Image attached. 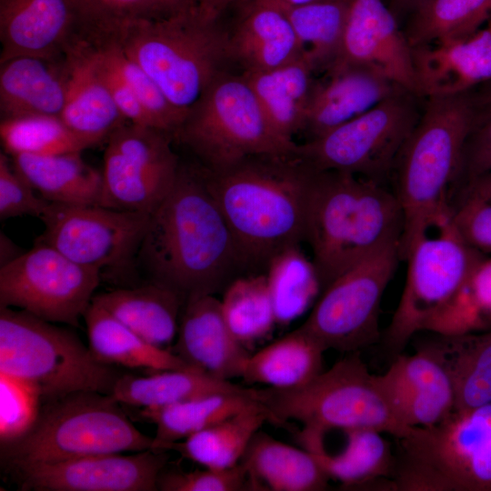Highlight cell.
I'll return each instance as SVG.
<instances>
[{"label": "cell", "instance_id": "obj_43", "mask_svg": "<svg viewBox=\"0 0 491 491\" xmlns=\"http://www.w3.org/2000/svg\"><path fill=\"white\" fill-rule=\"evenodd\" d=\"M98 55L109 64L127 83L152 118L157 129L174 135L185 118L165 96L149 75L111 37L85 36Z\"/></svg>", "mask_w": 491, "mask_h": 491}, {"label": "cell", "instance_id": "obj_7", "mask_svg": "<svg viewBox=\"0 0 491 491\" xmlns=\"http://www.w3.org/2000/svg\"><path fill=\"white\" fill-rule=\"evenodd\" d=\"M396 439L394 490L491 491V403Z\"/></svg>", "mask_w": 491, "mask_h": 491}, {"label": "cell", "instance_id": "obj_36", "mask_svg": "<svg viewBox=\"0 0 491 491\" xmlns=\"http://www.w3.org/2000/svg\"><path fill=\"white\" fill-rule=\"evenodd\" d=\"M436 335L428 340L444 362L455 390V409L491 403V330Z\"/></svg>", "mask_w": 491, "mask_h": 491}, {"label": "cell", "instance_id": "obj_27", "mask_svg": "<svg viewBox=\"0 0 491 491\" xmlns=\"http://www.w3.org/2000/svg\"><path fill=\"white\" fill-rule=\"evenodd\" d=\"M92 303L148 343L165 348L177 334L185 301L174 290L148 281L95 295Z\"/></svg>", "mask_w": 491, "mask_h": 491}, {"label": "cell", "instance_id": "obj_13", "mask_svg": "<svg viewBox=\"0 0 491 491\" xmlns=\"http://www.w3.org/2000/svg\"><path fill=\"white\" fill-rule=\"evenodd\" d=\"M401 260L390 244L336 278L300 326L326 350L357 352L378 342L383 295Z\"/></svg>", "mask_w": 491, "mask_h": 491}, {"label": "cell", "instance_id": "obj_2", "mask_svg": "<svg viewBox=\"0 0 491 491\" xmlns=\"http://www.w3.org/2000/svg\"><path fill=\"white\" fill-rule=\"evenodd\" d=\"M297 152L251 155L216 171L200 167L247 274L266 273L277 254L306 241L316 170Z\"/></svg>", "mask_w": 491, "mask_h": 491}, {"label": "cell", "instance_id": "obj_41", "mask_svg": "<svg viewBox=\"0 0 491 491\" xmlns=\"http://www.w3.org/2000/svg\"><path fill=\"white\" fill-rule=\"evenodd\" d=\"M487 0H431L411 15L406 37L411 48L467 37L488 20Z\"/></svg>", "mask_w": 491, "mask_h": 491}, {"label": "cell", "instance_id": "obj_17", "mask_svg": "<svg viewBox=\"0 0 491 491\" xmlns=\"http://www.w3.org/2000/svg\"><path fill=\"white\" fill-rule=\"evenodd\" d=\"M168 455L148 449L132 455L95 454L13 468L21 490L155 491Z\"/></svg>", "mask_w": 491, "mask_h": 491}, {"label": "cell", "instance_id": "obj_51", "mask_svg": "<svg viewBox=\"0 0 491 491\" xmlns=\"http://www.w3.org/2000/svg\"><path fill=\"white\" fill-rule=\"evenodd\" d=\"M91 45L102 75L120 114L128 123L156 128L131 87L109 64L98 55L92 43Z\"/></svg>", "mask_w": 491, "mask_h": 491}, {"label": "cell", "instance_id": "obj_40", "mask_svg": "<svg viewBox=\"0 0 491 491\" xmlns=\"http://www.w3.org/2000/svg\"><path fill=\"white\" fill-rule=\"evenodd\" d=\"M220 301L226 325L246 347L266 337L276 325L266 273L237 276Z\"/></svg>", "mask_w": 491, "mask_h": 491}, {"label": "cell", "instance_id": "obj_3", "mask_svg": "<svg viewBox=\"0 0 491 491\" xmlns=\"http://www.w3.org/2000/svg\"><path fill=\"white\" fill-rule=\"evenodd\" d=\"M403 230L401 205L383 182L348 172H316L306 241L322 292L360 261L400 243Z\"/></svg>", "mask_w": 491, "mask_h": 491}, {"label": "cell", "instance_id": "obj_12", "mask_svg": "<svg viewBox=\"0 0 491 491\" xmlns=\"http://www.w3.org/2000/svg\"><path fill=\"white\" fill-rule=\"evenodd\" d=\"M415 94L402 90L361 115L304 144L297 154L316 171H342L383 182L416 125Z\"/></svg>", "mask_w": 491, "mask_h": 491}, {"label": "cell", "instance_id": "obj_60", "mask_svg": "<svg viewBox=\"0 0 491 491\" xmlns=\"http://www.w3.org/2000/svg\"><path fill=\"white\" fill-rule=\"evenodd\" d=\"M490 31H491V17L489 18L488 20V23H487V26H486Z\"/></svg>", "mask_w": 491, "mask_h": 491}, {"label": "cell", "instance_id": "obj_4", "mask_svg": "<svg viewBox=\"0 0 491 491\" xmlns=\"http://www.w3.org/2000/svg\"><path fill=\"white\" fill-rule=\"evenodd\" d=\"M476 120L471 91L426 98L393 169L404 215L401 260L427 223L451 204L449 193L461 181L465 146Z\"/></svg>", "mask_w": 491, "mask_h": 491}, {"label": "cell", "instance_id": "obj_39", "mask_svg": "<svg viewBox=\"0 0 491 491\" xmlns=\"http://www.w3.org/2000/svg\"><path fill=\"white\" fill-rule=\"evenodd\" d=\"M266 276L276 325L287 326L301 316L322 292L312 260L294 246L270 261Z\"/></svg>", "mask_w": 491, "mask_h": 491}, {"label": "cell", "instance_id": "obj_46", "mask_svg": "<svg viewBox=\"0 0 491 491\" xmlns=\"http://www.w3.org/2000/svg\"><path fill=\"white\" fill-rule=\"evenodd\" d=\"M84 35H108L125 22L165 14L159 0H73Z\"/></svg>", "mask_w": 491, "mask_h": 491}, {"label": "cell", "instance_id": "obj_55", "mask_svg": "<svg viewBox=\"0 0 491 491\" xmlns=\"http://www.w3.org/2000/svg\"><path fill=\"white\" fill-rule=\"evenodd\" d=\"M431 0H391L389 8L396 16L406 14L412 15L422 9Z\"/></svg>", "mask_w": 491, "mask_h": 491}, {"label": "cell", "instance_id": "obj_47", "mask_svg": "<svg viewBox=\"0 0 491 491\" xmlns=\"http://www.w3.org/2000/svg\"><path fill=\"white\" fill-rule=\"evenodd\" d=\"M161 491H240L251 490L248 474L244 466L225 469L205 467L190 472L165 469L157 480Z\"/></svg>", "mask_w": 491, "mask_h": 491}, {"label": "cell", "instance_id": "obj_8", "mask_svg": "<svg viewBox=\"0 0 491 491\" xmlns=\"http://www.w3.org/2000/svg\"><path fill=\"white\" fill-rule=\"evenodd\" d=\"M111 395L75 392L42 402L32 428L1 446L9 468L79 456L151 449L154 437L142 433Z\"/></svg>", "mask_w": 491, "mask_h": 491}, {"label": "cell", "instance_id": "obj_50", "mask_svg": "<svg viewBox=\"0 0 491 491\" xmlns=\"http://www.w3.org/2000/svg\"><path fill=\"white\" fill-rule=\"evenodd\" d=\"M491 172V114L476 116L465 146L460 183Z\"/></svg>", "mask_w": 491, "mask_h": 491}, {"label": "cell", "instance_id": "obj_26", "mask_svg": "<svg viewBox=\"0 0 491 491\" xmlns=\"http://www.w3.org/2000/svg\"><path fill=\"white\" fill-rule=\"evenodd\" d=\"M65 90V55L58 59L21 55L0 63L1 119L61 116Z\"/></svg>", "mask_w": 491, "mask_h": 491}, {"label": "cell", "instance_id": "obj_33", "mask_svg": "<svg viewBox=\"0 0 491 491\" xmlns=\"http://www.w3.org/2000/svg\"><path fill=\"white\" fill-rule=\"evenodd\" d=\"M83 317L88 346L105 364L150 372L193 368L171 350L148 343L92 302Z\"/></svg>", "mask_w": 491, "mask_h": 491}, {"label": "cell", "instance_id": "obj_61", "mask_svg": "<svg viewBox=\"0 0 491 491\" xmlns=\"http://www.w3.org/2000/svg\"><path fill=\"white\" fill-rule=\"evenodd\" d=\"M489 200H491V199H489Z\"/></svg>", "mask_w": 491, "mask_h": 491}, {"label": "cell", "instance_id": "obj_45", "mask_svg": "<svg viewBox=\"0 0 491 491\" xmlns=\"http://www.w3.org/2000/svg\"><path fill=\"white\" fill-rule=\"evenodd\" d=\"M42 396L32 383L0 372V441L10 444L25 435L35 423Z\"/></svg>", "mask_w": 491, "mask_h": 491}, {"label": "cell", "instance_id": "obj_25", "mask_svg": "<svg viewBox=\"0 0 491 491\" xmlns=\"http://www.w3.org/2000/svg\"><path fill=\"white\" fill-rule=\"evenodd\" d=\"M227 32L230 60L244 72L267 71L289 64L305 54L286 14L270 0H245Z\"/></svg>", "mask_w": 491, "mask_h": 491}, {"label": "cell", "instance_id": "obj_22", "mask_svg": "<svg viewBox=\"0 0 491 491\" xmlns=\"http://www.w3.org/2000/svg\"><path fill=\"white\" fill-rule=\"evenodd\" d=\"M62 120L89 147L106 142L126 120L117 109L88 39L78 35L65 51Z\"/></svg>", "mask_w": 491, "mask_h": 491}, {"label": "cell", "instance_id": "obj_54", "mask_svg": "<svg viewBox=\"0 0 491 491\" xmlns=\"http://www.w3.org/2000/svg\"><path fill=\"white\" fill-rule=\"evenodd\" d=\"M25 252L3 232L0 233V267L13 262Z\"/></svg>", "mask_w": 491, "mask_h": 491}, {"label": "cell", "instance_id": "obj_21", "mask_svg": "<svg viewBox=\"0 0 491 491\" xmlns=\"http://www.w3.org/2000/svg\"><path fill=\"white\" fill-rule=\"evenodd\" d=\"M171 351L191 367L228 381L241 377L250 356L226 325L214 295L185 301Z\"/></svg>", "mask_w": 491, "mask_h": 491}, {"label": "cell", "instance_id": "obj_49", "mask_svg": "<svg viewBox=\"0 0 491 491\" xmlns=\"http://www.w3.org/2000/svg\"><path fill=\"white\" fill-rule=\"evenodd\" d=\"M452 213L463 238L477 251L491 253V200L461 193Z\"/></svg>", "mask_w": 491, "mask_h": 491}, {"label": "cell", "instance_id": "obj_1", "mask_svg": "<svg viewBox=\"0 0 491 491\" xmlns=\"http://www.w3.org/2000/svg\"><path fill=\"white\" fill-rule=\"evenodd\" d=\"M136 267L148 281L174 290L185 301L215 296L247 274L200 167L180 166L173 187L150 216Z\"/></svg>", "mask_w": 491, "mask_h": 491}, {"label": "cell", "instance_id": "obj_6", "mask_svg": "<svg viewBox=\"0 0 491 491\" xmlns=\"http://www.w3.org/2000/svg\"><path fill=\"white\" fill-rule=\"evenodd\" d=\"M272 424L303 425L298 435L325 436L337 429L370 428L395 438L410 428L394 415L376 375L370 373L360 352L348 353L309 383L292 389H256Z\"/></svg>", "mask_w": 491, "mask_h": 491}, {"label": "cell", "instance_id": "obj_32", "mask_svg": "<svg viewBox=\"0 0 491 491\" xmlns=\"http://www.w3.org/2000/svg\"><path fill=\"white\" fill-rule=\"evenodd\" d=\"M325 352L323 346L299 326L250 354L241 378L249 385L276 389L300 387L324 370Z\"/></svg>", "mask_w": 491, "mask_h": 491}, {"label": "cell", "instance_id": "obj_59", "mask_svg": "<svg viewBox=\"0 0 491 491\" xmlns=\"http://www.w3.org/2000/svg\"><path fill=\"white\" fill-rule=\"evenodd\" d=\"M486 16H487V18L489 20V18L491 17V0H487V2H486Z\"/></svg>", "mask_w": 491, "mask_h": 491}, {"label": "cell", "instance_id": "obj_52", "mask_svg": "<svg viewBox=\"0 0 491 491\" xmlns=\"http://www.w3.org/2000/svg\"><path fill=\"white\" fill-rule=\"evenodd\" d=\"M243 1L245 0H192V6L204 19L217 22L228 7Z\"/></svg>", "mask_w": 491, "mask_h": 491}, {"label": "cell", "instance_id": "obj_14", "mask_svg": "<svg viewBox=\"0 0 491 491\" xmlns=\"http://www.w3.org/2000/svg\"><path fill=\"white\" fill-rule=\"evenodd\" d=\"M102 275L41 243L0 267V306L78 326Z\"/></svg>", "mask_w": 491, "mask_h": 491}, {"label": "cell", "instance_id": "obj_18", "mask_svg": "<svg viewBox=\"0 0 491 491\" xmlns=\"http://www.w3.org/2000/svg\"><path fill=\"white\" fill-rule=\"evenodd\" d=\"M341 65L370 66L418 96L412 48L383 0H347L342 45L332 67Z\"/></svg>", "mask_w": 491, "mask_h": 491}, {"label": "cell", "instance_id": "obj_53", "mask_svg": "<svg viewBox=\"0 0 491 491\" xmlns=\"http://www.w3.org/2000/svg\"><path fill=\"white\" fill-rule=\"evenodd\" d=\"M461 193L491 199V172L464 185Z\"/></svg>", "mask_w": 491, "mask_h": 491}, {"label": "cell", "instance_id": "obj_35", "mask_svg": "<svg viewBox=\"0 0 491 491\" xmlns=\"http://www.w3.org/2000/svg\"><path fill=\"white\" fill-rule=\"evenodd\" d=\"M263 406L256 389L247 393H216L157 408H142L139 416L155 424L151 449L164 450L246 409Z\"/></svg>", "mask_w": 491, "mask_h": 491}, {"label": "cell", "instance_id": "obj_10", "mask_svg": "<svg viewBox=\"0 0 491 491\" xmlns=\"http://www.w3.org/2000/svg\"><path fill=\"white\" fill-rule=\"evenodd\" d=\"M484 257L455 225L452 203L427 223L406 256L403 293L383 335L385 349L393 358L414 335L428 330Z\"/></svg>", "mask_w": 491, "mask_h": 491}, {"label": "cell", "instance_id": "obj_30", "mask_svg": "<svg viewBox=\"0 0 491 491\" xmlns=\"http://www.w3.org/2000/svg\"><path fill=\"white\" fill-rule=\"evenodd\" d=\"M308 57H302L275 69L243 72L275 130L285 139L303 132L316 80Z\"/></svg>", "mask_w": 491, "mask_h": 491}, {"label": "cell", "instance_id": "obj_24", "mask_svg": "<svg viewBox=\"0 0 491 491\" xmlns=\"http://www.w3.org/2000/svg\"><path fill=\"white\" fill-rule=\"evenodd\" d=\"M418 96H447L491 81V31L412 48Z\"/></svg>", "mask_w": 491, "mask_h": 491}, {"label": "cell", "instance_id": "obj_16", "mask_svg": "<svg viewBox=\"0 0 491 491\" xmlns=\"http://www.w3.org/2000/svg\"><path fill=\"white\" fill-rule=\"evenodd\" d=\"M172 134L132 123L107 139L100 205L152 215L173 187L180 169Z\"/></svg>", "mask_w": 491, "mask_h": 491}, {"label": "cell", "instance_id": "obj_15", "mask_svg": "<svg viewBox=\"0 0 491 491\" xmlns=\"http://www.w3.org/2000/svg\"><path fill=\"white\" fill-rule=\"evenodd\" d=\"M150 215L101 205L49 204L35 243L48 245L101 275L136 267Z\"/></svg>", "mask_w": 491, "mask_h": 491}, {"label": "cell", "instance_id": "obj_34", "mask_svg": "<svg viewBox=\"0 0 491 491\" xmlns=\"http://www.w3.org/2000/svg\"><path fill=\"white\" fill-rule=\"evenodd\" d=\"M252 388L222 380L195 368L170 369L137 376L124 373L111 396L122 405L157 408L216 393H247Z\"/></svg>", "mask_w": 491, "mask_h": 491}, {"label": "cell", "instance_id": "obj_28", "mask_svg": "<svg viewBox=\"0 0 491 491\" xmlns=\"http://www.w3.org/2000/svg\"><path fill=\"white\" fill-rule=\"evenodd\" d=\"M240 463L251 490L321 491L330 478L311 452L297 448L258 430Z\"/></svg>", "mask_w": 491, "mask_h": 491}, {"label": "cell", "instance_id": "obj_48", "mask_svg": "<svg viewBox=\"0 0 491 491\" xmlns=\"http://www.w3.org/2000/svg\"><path fill=\"white\" fill-rule=\"evenodd\" d=\"M49 202L15 170L6 155L0 154V219L32 215L41 217Z\"/></svg>", "mask_w": 491, "mask_h": 491}, {"label": "cell", "instance_id": "obj_44", "mask_svg": "<svg viewBox=\"0 0 491 491\" xmlns=\"http://www.w3.org/2000/svg\"><path fill=\"white\" fill-rule=\"evenodd\" d=\"M491 330V257H484L428 331L457 335Z\"/></svg>", "mask_w": 491, "mask_h": 491}, {"label": "cell", "instance_id": "obj_29", "mask_svg": "<svg viewBox=\"0 0 491 491\" xmlns=\"http://www.w3.org/2000/svg\"><path fill=\"white\" fill-rule=\"evenodd\" d=\"M345 445L336 453H330L321 439L309 441L303 447L313 454L330 479L337 480L346 489L385 487L393 490L390 483L395 465V451L381 433L370 428L341 430Z\"/></svg>", "mask_w": 491, "mask_h": 491}, {"label": "cell", "instance_id": "obj_58", "mask_svg": "<svg viewBox=\"0 0 491 491\" xmlns=\"http://www.w3.org/2000/svg\"><path fill=\"white\" fill-rule=\"evenodd\" d=\"M271 1H274L278 4H283V5H303V4H306V3H310V2H314L317 0H271Z\"/></svg>", "mask_w": 491, "mask_h": 491}, {"label": "cell", "instance_id": "obj_11", "mask_svg": "<svg viewBox=\"0 0 491 491\" xmlns=\"http://www.w3.org/2000/svg\"><path fill=\"white\" fill-rule=\"evenodd\" d=\"M173 136L208 171L251 155L298 151V144L275 130L243 75L226 71L215 77Z\"/></svg>", "mask_w": 491, "mask_h": 491}, {"label": "cell", "instance_id": "obj_57", "mask_svg": "<svg viewBox=\"0 0 491 491\" xmlns=\"http://www.w3.org/2000/svg\"><path fill=\"white\" fill-rule=\"evenodd\" d=\"M165 14L185 9L192 5V0H159Z\"/></svg>", "mask_w": 491, "mask_h": 491}, {"label": "cell", "instance_id": "obj_56", "mask_svg": "<svg viewBox=\"0 0 491 491\" xmlns=\"http://www.w3.org/2000/svg\"><path fill=\"white\" fill-rule=\"evenodd\" d=\"M476 116L491 114V81L486 83L480 92L474 94Z\"/></svg>", "mask_w": 491, "mask_h": 491}, {"label": "cell", "instance_id": "obj_20", "mask_svg": "<svg viewBox=\"0 0 491 491\" xmlns=\"http://www.w3.org/2000/svg\"><path fill=\"white\" fill-rule=\"evenodd\" d=\"M76 27L73 0H0V63L21 55L62 58Z\"/></svg>", "mask_w": 491, "mask_h": 491}, {"label": "cell", "instance_id": "obj_42", "mask_svg": "<svg viewBox=\"0 0 491 491\" xmlns=\"http://www.w3.org/2000/svg\"><path fill=\"white\" fill-rule=\"evenodd\" d=\"M0 137L9 155H49L82 152L88 145L56 115H25L1 119Z\"/></svg>", "mask_w": 491, "mask_h": 491}, {"label": "cell", "instance_id": "obj_38", "mask_svg": "<svg viewBox=\"0 0 491 491\" xmlns=\"http://www.w3.org/2000/svg\"><path fill=\"white\" fill-rule=\"evenodd\" d=\"M278 5L286 14L316 72H327L340 53L347 0H317L296 5Z\"/></svg>", "mask_w": 491, "mask_h": 491}, {"label": "cell", "instance_id": "obj_5", "mask_svg": "<svg viewBox=\"0 0 491 491\" xmlns=\"http://www.w3.org/2000/svg\"><path fill=\"white\" fill-rule=\"evenodd\" d=\"M155 81L167 100L187 115L230 61L227 32L190 5L131 20L105 35Z\"/></svg>", "mask_w": 491, "mask_h": 491}, {"label": "cell", "instance_id": "obj_23", "mask_svg": "<svg viewBox=\"0 0 491 491\" xmlns=\"http://www.w3.org/2000/svg\"><path fill=\"white\" fill-rule=\"evenodd\" d=\"M325 74L322 80L316 82L308 105L303 129L308 139L329 132L406 90L367 65H341Z\"/></svg>", "mask_w": 491, "mask_h": 491}, {"label": "cell", "instance_id": "obj_31", "mask_svg": "<svg viewBox=\"0 0 491 491\" xmlns=\"http://www.w3.org/2000/svg\"><path fill=\"white\" fill-rule=\"evenodd\" d=\"M82 152L12 156L15 170L51 204L100 205L103 174L88 165Z\"/></svg>", "mask_w": 491, "mask_h": 491}, {"label": "cell", "instance_id": "obj_37", "mask_svg": "<svg viewBox=\"0 0 491 491\" xmlns=\"http://www.w3.org/2000/svg\"><path fill=\"white\" fill-rule=\"evenodd\" d=\"M272 417L264 406L246 409L187 438L166 446L205 467L225 469L238 465L253 436Z\"/></svg>", "mask_w": 491, "mask_h": 491}, {"label": "cell", "instance_id": "obj_19", "mask_svg": "<svg viewBox=\"0 0 491 491\" xmlns=\"http://www.w3.org/2000/svg\"><path fill=\"white\" fill-rule=\"evenodd\" d=\"M376 376L394 415L407 428L434 426L455 409L452 379L428 341L415 354L395 356Z\"/></svg>", "mask_w": 491, "mask_h": 491}, {"label": "cell", "instance_id": "obj_9", "mask_svg": "<svg viewBox=\"0 0 491 491\" xmlns=\"http://www.w3.org/2000/svg\"><path fill=\"white\" fill-rule=\"evenodd\" d=\"M0 372L34 384L42 401L75 392L111 395L124 374L74 332L24 310L0 306Z\"/></svg>", "mask_w": 491, "mask_h": 491}]
</instances>
